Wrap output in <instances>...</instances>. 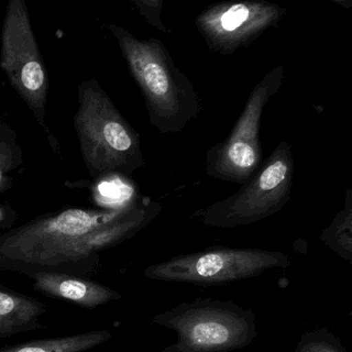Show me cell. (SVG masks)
Segmentation results:
<instances>
[{"label":"cell","mask_w":352,"mask_h":352,"mask_svg":"<svg viewBox=\"0 0 352 352\" xmlns=\"http://www.w3.org/2000/svg\"><path fill=\"white\" fill-rule=\"evenodd\" d=\"M160 210L157 204L143 201L43 214L0 234V269L30 278L40 272L94 275L102 267L100 253L135 236Z\"/></svg>","instance_id":"1"},{"label":"cell","mask_w":352,"mask_h":352,"mask_svg":"<svg viewBox=\"0 0 352 352\" xmlns=\"http://www.w3.org/2000/svg\"><path fill=\"white\" fill-rule=\"evenodd\" d=\"M109 30L143 94L152 125L162 133H180L199 115L192 84L177 69L160 41L139 40L116 24H110Z\"/></svg>","instance_id":"2"},{"label":"cell","mask_w":352,"mask_h":352,"mask_svg":"<svg viewBox=\"0 0 352 352\" xmlns=\"http://www.w3.org/2000/svg\"><path fill=\"white\" fill-rule=\"evenodd\" d=\"M74 126L92 178L131 176L145 166L139 135L98 80H86L78 87Z\"/></svg>","instance_id":"3"},{"label":"cell","mask_w":352,"mask_h":352,"mask_svg":"<svg viewBox=\"0 0 352 352\" xmlns=\"http://www.w3.org/2000/svg\"><path fill=\"white\" fill-rule=\"evenodd\" d=\"M152 321L177 335L174 344L152 352H230L250 345L257 333L253 311L230 300L184 302Z\"/></svg>","instance_id":"4"},{"label":"cell","mask_w":352,"mask_h":352,"mask_svg":"<svg viewBox=\"0 0 352 352\" xmlns=\"http://www.w3.org/2000/svg\"><path fill=\"white\" fill-rule=\"evenodd\" d=\"M0 69L59 153V144L46 125L48 75L24 0L8 3L1 28Z\"/></svg>","instance_id":"5"},{"label":"cell","mask_w":352,"mask_h":352,"mask_svg":"<svg viewBox=\"0 0 352 352\" xmlns=\"http://www.w3.org/2000/svg\"><path fill=\"white\" fill-rule=\"evenodd\" d=\"M290 265L287 255L279 251L256 248H213L179 255L146 267L148 279L195 285H223L257 277L273 269Z\"/></svg>","instance_id":"6"},{"label":"cell","mask_w":352,"mask_h":352,"mask_svg":"<svg viewBox=\"0 0 352 352\" xmlns=\"http://www.w3.org/2000/svg\"><path fill=\"white\" fill-rule=\"evenodd\" d=\"M294 160L289 146L280 144L263 170L236 195L206 210L205 226L236 228L265 219L279 211L290 197Z\"/></svg>","instance_id":"7"},{"label":"cell","mask_w":352,"mask_h":352,"mask_svg":"<svg viewBox=\"0 0 352 352\" xmlns=\"http://www.w3.org/2000/svg\"><path fill=\"white\" fill-rule=\"evenodd\" d=\"M283 69L276 67L254 88L243 114L228 139L208 152L209 176L228 182H246L261 162L259 141L261 114L265 104L278 91Z\"/></svg>","instance_id":"8"},{"label":"cell","mask_w":352,"mask_h":352,"mask_svg":"<svg viewBox=\"0 0 352 352\" xmlns=\"http://www.w3.org/2000/svg\"><path fill=\"white\" fill-rule=\"evenodd\" d=\"M32 287L47 298L65 300L80 308L94 310L122 298L120 292L81 276L40 272L32 276Z\"/></svg>","instance_id":"9"},{"label":"cell","mask_w":352,"mask_h":352,"mask_svg":"<svg viewBox=\"0 0 352 352\" xmlns=\"http://www.w3.org/2000/svg\"><path fill=\"white\" fill-rule=\"evenodd\" d=\"M47 307L38 298L0 284V339L44 329L41 317Z\"/></svg>","instance_id":"10"},{"label":"cell","mask_w":352,"mask_h":352,"mask_svg":"<svg viewBox=\"0 0 352 352\" xmlns=\"http://www.w3.org/2000/svg\"><path fill=\"white\" fill-rule=\"evenodd\" d=\"M112 338L111 331L102 329L6 346L0 352H86L107 343Z\"/></svg>","instance_id":"11"},{"label":"cell","mask_w":352,"mask_h":352,"mask_svg":"<svg viewBox=\"0 0 352 352\" xmlns=\"http://www.w3.org/2000/svg\"><path fill=\"white\" fill-rule=\"evenodd\" d=\"M23 164L17 131L9 123L0 121V195L12 188L15 174Z\"/></svg>","instance_id":"12"},{"label":"cell","mask_w":352,"mask_h":352,"mask_svg":"<svg viewBox=\"0 0 352 352\" xmlns=\"http://www.w3.org/2000/svg\"><path fill=\"white\" fill-rule=\"evenodd\" d=\"M294 352L347 351L335 335L324 329H317L302 335Z\"/></svg>","instance_id":"13"},{"label":"cell","mask_w":352,"mask_h":352,"mask_svg":"<svg viewBox=\"0 0 352 352\" xmlns=\"http://www.w3.org/2000/svg\"><path fill=\"white\" fill-rule=\"evenodd\" d=\"M250 9L244 3L230 7L220 17V28L226 32H234L250 19Z\"/></svg>","instance_id":"14"},{"label":"cell","mask_w":352,"mask_h":352,"mask_svg":"<svg viewBox=\"0 0 352 352\" xmlns=\"http://www.w3.org/2000/svg\"><path fill=\"white\" fill-rule=\"evenodd\" d=\"M18 217L19 215L15 208L8 203H0V234L13 228Z\"/></svg>","instance_id":"15"}]
</instances>
